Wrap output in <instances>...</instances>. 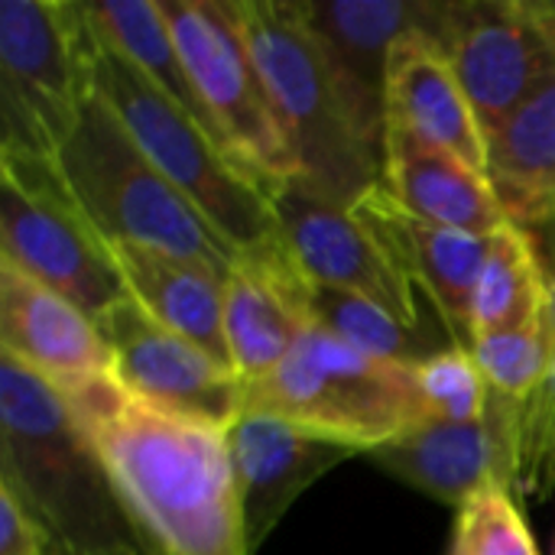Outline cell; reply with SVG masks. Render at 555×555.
<instances>
[{
    "mask_svg": "<svg viewBox=\"0 0 555 555\" xmlns=\"http://www.w3.org/2000/svg\"><path fill=\"white\" fill-rule=\"evenodd\" d=\"M153 555H250L228 433L153 410L117 380L68 400Z\"/></svg>",
    "mask_w": 555,
    "mask_h": 555,
    "instance_id": "1",
    "label": "cell"
},
{
    "mask_svg": "<svg viewBox=\"0 0 555 555\" xmlns=\"http://www.w3.org/2000/svg\"><path fill=\"white\" fill-rule=\"evenodd\" d=\"M0 485L49 540V555H153L72 403L0 354Z\"/></svg>",
    "mask_w": 555,
    "mask_h": 555,
    "instance_id": "2",
    "label": "cell"
},
{
    "mask_svg": "<svg viewBox=\"0 0 555 555\" xmlns=\"http://www.w3.org/2000/svg\"><path fill=\"white\" fill-rule=\"evenodd\" d=\"M273 107L296 146L299 182L354 208L384 182V153L371 146L325 62L296 0H234Z\"/></svg>",
    "mask_w": 555,
    "mask_h": 555,
    "instance_id": "3",
    "label": "cell"
},
{
    "mask_svg": "<svg viewBox=\"0 0 555 555\" xmlns=\"http://www.w3.org/2000/svg\"><path fill=\"white\" fill-rule=\"evenodd\" d=\"M52 159L107 244H137L231 276L234 250L137 146L98 91Z\"/></svg>",
    "mask_w": 555,
    "mask_h": 555,
    "instance_id": "4",
    "label": "cell"
},
{
    "mask_svg": "<svg viewBox=\"0 0 555 555\" xmlns=\"http://www.w3.org/2000/svg\"><path fill=\"white\" fill-rule=\"evenodd\" d=\"M91 78L94 91L107 101L137 146L198 208L234 257L286 244L273 211V192L234 163L182 107H176L101 36L94 42Z\"/></svg>",
    "mask_w": 555,
    "mask_h": 555,
    "instance_id": "5",
    "label": "cell"
},
{
    "mask_svg": "<svg viewBox=\"0 0 555 555\" xmlns=\"http://www.w3.org/2000/svg\"><path fill=\"white\" fill-rule=\"evenodd\" d=\"M247 410L325 433L361 455L423 423L413 367L377 361L319 325L267 377L247 384Z\"/></svg>",
    "mask_w": 555,
    "mask_h": 555,
    "instance_id": "6",
    "label": "cell"
},
{
    "mask_svg": "<svg viewBox=\"0 0 555 555\" xmlns=\"http://www.w3.org/2000/svg\"><path fill=\"white\" fill-rule=\"evenodd\" d=\"M94 42L85 0H0V146L59 153L94 91Z\"/></svg>",
    "mask_w": 555,
    "mask_h": 555,
    "instance_id": "7",
    "label": "cell"
},
{
    "mask_svg": "<svg viewBox=\"0 0 555 555\" xmlns=\"http://www.w3.org/2000/svg\"><path fill=\"white\" fill-rule=\"evenodd\" d=\"M0 257L91 319L127 299L107 237L81 211L52 156L0 146Z\"/></svg>",
    "mask_w": 555,
    "mask_h": 555,
    "instance_id": "8",
    "label": "cell"
},
{
    "mask_svg": "<svg viewBox=\"0 0 555 555\" xmlns=\"http://www.w3.org/2000/svg\"><path fill=\"white\" fill-rule=\"evenodd\" d=\"M192 85L228 156L280 189L302 176L296 146L273 107L234 0H159Z\"/></svg>",
    "mask_w": 555,
    "mask_h": 555,
    "instance_id": "9",
    "label": "cell"
},
{
    "mask_svg": "<svg viewBox=\"0 0 555 555\" xmlns=\"http://www.w3.org/2000/svg\"><path fill=\"white\" fill-rule=\"evenodd\" d=\"M296 7L319 39L361 137L384 153L393 46L423 33L449 55L459 0H296Z\"/></svg>",
    "mask_w": 555,
    "mask_h": 555,
    "instance_id": "10",
    "label": "cell"
},
{
    "mask_svg": "<svg viewBox=\"0 0 555 555\" xmlns=\"http://www.w3.org/2000/svg\"><path fill=\"white\" fill-rule=\"evenodd\" d=\"M114 380L140 403L228 433L247 410L241 374L150 319L130 296L98 319Z\"/></svg>",
    "mask_w": 555,
    "mask_h": 555,
    "instance_id": "11",
    "label": "cell"
},
{
    "mask_svg": "<svg viewBox=\"0 0 555 555\" xmlns=\"http://www.w3.org/2000/svg\"><path fill=\"white\" fill-rule=\"evenodd\" d=\"M449 62L488 137L555 72V3L459 0Z\"/></svg>",
    "mask_w": 555,
    "mask_h": 555,
    "instance_id": "12",
    "label": "cell"
},
{
    "mask_svg": "<svg viewBox=\"0 0 555 555\" xmlns=\"http://www.w3.org/2000/svg\"><path fill=\"white\" fill-rule=\"evenodd\" d=\"M270 192L283 241L306 283L364 296L420 332L423 315L413 283L351 208L315 195L299 179Z\"/></svg>",
    "mask_w": 555,
    "mask_h": 555,
    "instance_id": "13",
    "label": "cell"
},
{
    "mask_svg": "<svg viewBox=\"0 0 555 555\" xmlns=\"http://www.w3.org/2000/svg\"><path fill=\"white\" fill-rule=\"evenodd\" d=\"M517 420L520 403L491 393V410L485 420H423L367 452V459L397 481L462 511L478 491L498 481L517 494Z\"/></svg>",
    "mask_w": 555,
    "mask_h": 555,
    "instance_id": "14",
    "label": "cell"
},
{
    "mask_svg": "<svg viewBox=\"0 0 555 555\" xmlns=\"http://www.w3.org/2000/svg\"><path fill=\"white\" fill-rule=\"evenodd\" d=\"M0 354L20 361L65 400L114 380L98 322L0 257Z\"/></svg>",
    "mask_w": 555,
    "mask_h": 555,
    "instance_id": "15",
    "label": "cell"
},
{
    "mask_svg": "<svg viewBox=\"0 0 555 555\" xmlns=\"http://www.w3.org/2000/svg\"><path fill=\"white\" fill-rule=\"evenodd\" d=\"M231 465L244 507L247 553L257 555L286 511L322 475L361 455L354 446L280 416L250 413L228 429Z\"/></svg>",
    "mask_w": 555,
    "mask_h": 555,
    "instance_id": "16",
    "label": "cell"
},
{
    "mask_svg": "<svg viewBox=\"0 0 555 555\" xmlns=\"http://www.w3.org/2000/svg\"><path fill=\"white\" fill-rule=\"evenodd\" d=\"M351 211L374 231L400 273L433 299L455 345L472 351V296L491 237L429 224L393 202L384 185L361 195Z\"/></svg>",
    "mask_w": 555,
    "mask_h": 555,
    "instance_id": "17",
    "label": "cell"
},
{
    "mask_svg": "<svg viewBox=\"0 0 555 555\" xmlns=\"http://www.w3.org/2000/svg\"><path fill=\"white\" fill-rule=\"evenodd\" d=\"M309 325V283L286 244L234 260L224 293V341L244 384L267 377Z\"/></svg>",
    "mask_w": 555,
    "mask_h": 555,
    "instance_id": "18",
    "label": "cell"
},
{
    "mask_svg": "<svg viewBox=\"0 0 555 555\" xmlns=\"http://www.w3.org/2000/svg\"><path fill=\"white\" fill-rule=\"evenodd\" d=\"M387 130L446 150L488 176V140L478 114L446 49L423 33L403 36L393 46L387 68Z\"/></svg>",
    "mask_w": 555,
    "mask_h": 555,
    "instance_id": "19",
    "label": "cell"
},
{
    "mask_svg": "<svg viewBox=\"0 0 555 555\" xmlns=\"http://www.w3.org/2000/svg\"><path fill=\"white\" fill-rule=\"evenodd\" d=\"M380 185L393 195V202L429 224L481 237H494L514 224L485 172L400 130H387L384 137Z\"/></svg>",
    "mask_w": 555,
    "mask_h": 555,
    "instance_id": "20",
    "label": "cell"
},
{
    "mask_svg": "<svg viewBox=\"0 0 555 555\" xmlns=\"http://www.w3.org/2000/svg\"><path fill=\"white\" fill-rule=\"evenodd\" d=\"M111 250L127 283V296L150 319L231 364L224 341V276L137 244H111Z\"/></svg>",
    "mask_w": 555,
    "mask_h": 555,
    "instance_id": "21",
    "label": "cell"
},
{
    "mask_svg": "<svg viewBox=\"0 0 555 555\" xmlns=\"http://www.w3.org/2000/svg\"><path fill=\"white\" fill-rule=\"evenodd\" d=\"M488 179L527 231L555 221V72L488 137Z\"/></svg>",
    "mask_w": 555,
    "mask_h": 555,
    "instance_id": "22",
    "label": "cell"
},
{
    "mask_svg": "<svg viewBox=\"0 0 555 555\" xmlns=\"http://www.w3.org/2000/svg\"><path fill=\"white\" fill-rule=\"evenodd\" d=\"M85 10H88L94 33L104 42H111L120 55H127L176 107H182L221 146L215 124L192 85L189 65L179 52V42L172 36V26L159 7V0H124V3H88L85 0Z\"/></svg>",
    "mask_w": 555,
    "mask_h": 555,
    "instance_id": "23",
    "label": "cell"
},
{
    "mask_svg": "<svg viewBox=\"0 0 555 555\" xmlns=\"http://www.w3.org/2000/svg\"><path fill=\"white\" fill-rule=\"evenodd\" d=\"M546 312V276L533 231L507 224L491 237L472 296V345Z\"/></svg>",
    "mask_w": 555,
    "mask_h": 555,
    "instance_id": "24",
    "label": "cell"
},
{
    "mask_svg": "<svg viewBox=\"0 0 555 555\" xmlns=\"http://www.w3.org/2000/svg\"><path fill=\"white\" fill-rule=\"evenodd\" d=\"M309 319L322 332L341 338L345 345H351L377 361L413 367L433 354L423 348L420 332L406 328L400 319H393L377 302L345 293V289H328V286L309 283Z\"/></svg>",
    "mask_w": 555,
    "mask_h": 555,
    "instance_id": "25",
    "label": "cell"
},
{
    "mask_svg": "<svg viewBox=\"0 0 555 555\" xmlns=\"http://www.w3.org/2000/svg\"><path fill=\"white\" fill-rule=\"evenodd\" d=\"M472 354L491 387L504 400H530L555 367V345L546 325V312L527 325H514L485 335L472 345Z\"/></svg>",
    "mask_w": 555,
    "mask_h": 555,
    "instance_id": "26",
    "label": "cell"
},
{
    "mask_svg": "<svg viewBox=\"0 0 555 555\" xmlns=\"http://www.w3.org/2000/svg\"><path fill=\"white\" fill-rule=\"evenodd\" d=\"M413 387L423 420L478 423L491 410V387L468 348H442L413 364Z\"/></svg>",
    "mask_w": 555,
    "mask_h": 555,
    "instance_id": "27",
    "label": "cell"
},
{
    "mask_svg": "<svg viewBox=\"0 0 555 555\" xmlns=\"http://www.w3.org/2000/svg\"><path fill=\"white\" fill-rule=\"evenodd\" d=\"M449 555H540L514 488L488 485L459 511Z\"/></svg>",
    "mask_w": 555,
    "mask_h": 555,
    "instance_id": "28",
    "label": "cell"
},
{
    "mask_svg": "<svg viewBox=\"0 0 555 555\" xmlns=\"http://www.w3.org/2000/svg\"><path fill=\"white\" fill-rule=\"evenodd\" d=\"M517 452V491L530 498H550L555 488V371L530 400L520 403Z\"/></svg>",
    "mask_w": 555,
    "mask_h": 555,
    "instance_id": "29",
    "label": "cell"
},
{
    "mask_svg": "<svg viewBox=\"0 0 555 555\" xmlns=\"http://www.w3.org/2000/svg\"><path fill=\"white\" fill-rule=\"evenodd\" d=\"M49 540L20 498L0 485V555H46Z\"/></svg>",
    "mask_w": 555,
    "mask_h": 555,
    "instance_id": "30",
    "label": "cell"
},
{
    "mask_svg": "<svg viewBox=\"0 0 555 555\" xmlns=\"http://www.w3.org/2000/svg\"><path fill=\"white\" fill-rule=\"evenodd\" d=\"M533 237H537V250H540V260H543V276H546V325H550V335H553L555 345V221L537 228Z\"/></svg>",
    "mask_w": 555,
    "mask_h": 555,
    "instance_id": "31",
    "label": "cell"
},
{
    "mask_svg": "<svg viewBox=\"0 0 555 555\" xmlns=\"http://www.w3.org/2000/svg\"><path fill=\"white\" fill-rule=\"evenodd\" d=\"M46 555H49V553H46Z\"/></svg>",
    "mask_w": 555,
    "mask_h": 555,
    "instance_id": "32",
    "label": "cell"
}]
</instances>
